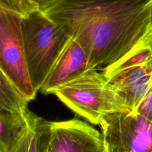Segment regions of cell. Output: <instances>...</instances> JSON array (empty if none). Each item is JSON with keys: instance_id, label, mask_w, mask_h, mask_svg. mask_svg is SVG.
<instances>
[{"instance_id": "obj_1", "label": "cell", "mask_w": 152, "mask_h": 152, "mask_svg": "<svg viewBox=\"0 0 152 152\" xmlns=\"http://www.w3.org/2000/svg\"><path fill=\"white\" fill-rule=\"evenodd\" d=\"M41 10L81 45L88 69L119 61L152 29V0H55Z\"/></svg>"}, {"instance_id": "obj_2", "label": "cell", "mask_w": 152, "mask_h": 152, "mask_svg": "<svg viewBox=\"0 0 152 152\" xmlns=\"http://www.w3.org/2000/svg\"><path fill=\"white\" fill-rule=\"evenodd\" d=\"M22 31L28 72L38 92L70 37L37 8L22 16Z\"/></svg>"}, {"instance_id": "obj_3", "label": "cell", "mask_w": 152, "mask_h": 152, "mask_svg": "<svg viewBox=\"0 0 152 152\" xmlns=\"http://www.w3.org/2000/svg\"><path fill=\"white\" fill-rule=\"evenodd\" d=\"M52 94L68 108L94 125H99L104 115L129 110L103 72L96 69L86 70L58 87Z\"/></svg>"}, {"instance_id": "obj_4", "label": "cell", "mask_w": 152, "mask_h": 152, "mask_svg": "<svg viewBox=\"0 0 152 152\" xmlns=\"http://www.w3.org/2000/svg\"><path fill=\"white\" fill-rule=\"evenodd\" d=\"M0 71L28 102L35 98L37 92L28 72L22 16L9 10L0 14Z\"/></svg>"}, {"instance_id": "obj_5", "label": "cell", "mask_w": 152, "mask_h": 152, "mask_svg": "<svg viewBox=\"0 0 152 152\" xmlns=\"http://www.w3.org/2000/svg\"><path fill=\"white\" fill-rule=\"evenodd\" d=\"M99 125L111 152H152V122L137 112L104 115Z\"/></svg>"}, {"instance_id": "obj_6", "label": "cell", "mask_w": 152, "mask_h": 152, "mask_svg": "<svg viewBox=\"0 0 152 152\" xmlns=\"http://www.w3.org/2000/svg\"><path fill=\"white\" fill-rule=\"evenodd\" d=\"M42 152H101L102 134L77 119L48 122L42 119Z\"/></svg>"}, {"instance_id": "obj_7", "label": "cell", "mask_w": 152, "mask_h": 152, "mask_svg": "<svg viewBox=\"0 0 152 152\" xmlns=\"http://www.w3.org/2000/svg\"><path fill=\"white\" fill-rule=\"evenodd\" d=\"M102 72L113 89L125 101L128 109L134 111L152 81V62L116 71Z\"/></svg>"}, {"instance_id": "obj_8", "label": "cell", "mask_w": 152, "mask_h": 152, "mask_svg": "<svg viewBox=\"0 0 152 152\" xmlns=\"http://www.w3.org/2000/svg\"><path fill=\"white\" fill-rule=\"evenodd\" d=\"M88 58L84 49L77 40L70 38L39 91L44 94H52L58 87L88 69Z\"/></svg>"}, {"instance_id": "obj_9", "label": "cell", "mask_w": 152, "mask_h": 152, "mask_svg": "<svg viewBox=\"0 0 152 152\" xmlns=\"http://www.w3.org/2000/svg\"><path fill=\"white\" fill-rule=\"evenodd\" d=\"M42 118L29 110L26 126L9 152H42Z\"/></svg>"}, {"instance_id": "obj_10", "label": "cell", "mask_w": 152, "mask_h": 152, "mask_svg": "<svg viewBox=\"0 0 152 152\" xmlns=\"http://www.w3.org/2000/svg\"><path fill=\"white\" fill-rule=\"evenodd\" d=\"M0 111V152H9L22 134L27 124V116Z\"/></svg>"}, {"instance_id": "obj_11", "label": "cell", "mask_w": 152, "mask_h": 152, "mask_svg": "<svg viewBox=\"0 0 152 152\" xmlns=\"http://www.w3.org/2000/svg\"><path fill=\"white\" fill-rule=\"evenodd\" d=\"M28 101L0 71V111L17 115L28 112Z\"/></svg>"}, {"instance_id": "obj_12", "label": "cell", "mask_w": 152, "mask_h": 152, "mask_svg": "<svg viewBox=\"0 0 152 152\" xmlns=\"http://www.w3.org/2000/svg\"><path fill=\"white\" fill-rule=\"evenodd\" d=\"M0 7L22 16L37 9V7L30 0H0Z\"/></svg>"}, {"instance_id": "obj_13", "label": "cell", "mask_w": 152, "mask_h": 152, "mask_svg": "<svg viewBox=\"0 0 152 152\" xmlns=\"http://www.w3.org/2000/svg\"><path fill=\"white\" fill-rule=\"evenodd\" d=\"M134 111L152 122V81L143 98Z\"/></svg>"}, {"instance_id": "obj_14", "label": "cell", "mask_w": 152, "mask_h": 152, "mask_svg": "<svg viewBox=\"0 0 152 152\" xmlns=\"http://www.w3.org/2000/svg\"><path fill=\"white\" fill-rule=\"evenodd\" d=\"M30 1L37 7V8L42 10L45 7H46L48 4L53 2L55 0H30Z\"/></svg>"}, {"instance_id": "obj_15", "label": "cell", "mask_w": 152, "mask_h": 152, "mask_svg": "<svg viewBox=\"0 0 152 152\" xmlns=\"http://www.w3.org/2000/svg\"><path fill=\"white\" fill-rule=\"evenodd\" d=\"M101 152H111V151H110V150L108 149V148L106 146V145L105 144V148H104V149Z\"/></svg>"}, {"instance_id": "obj_16", "label": "cell", "mask_w": 152, "mask_h": 152, "mask_svg": "<svg viewBox=\"0 0 152 152\" xmlns=\"http://www.w3.org/2000/svg\"><path fill=\"white\" fill-rule=\"evenodd\" d=\"M4 10H4V9H3L2 7H0V14H1V13H2V12H4Z\"/></svg>"}]
</instances>
